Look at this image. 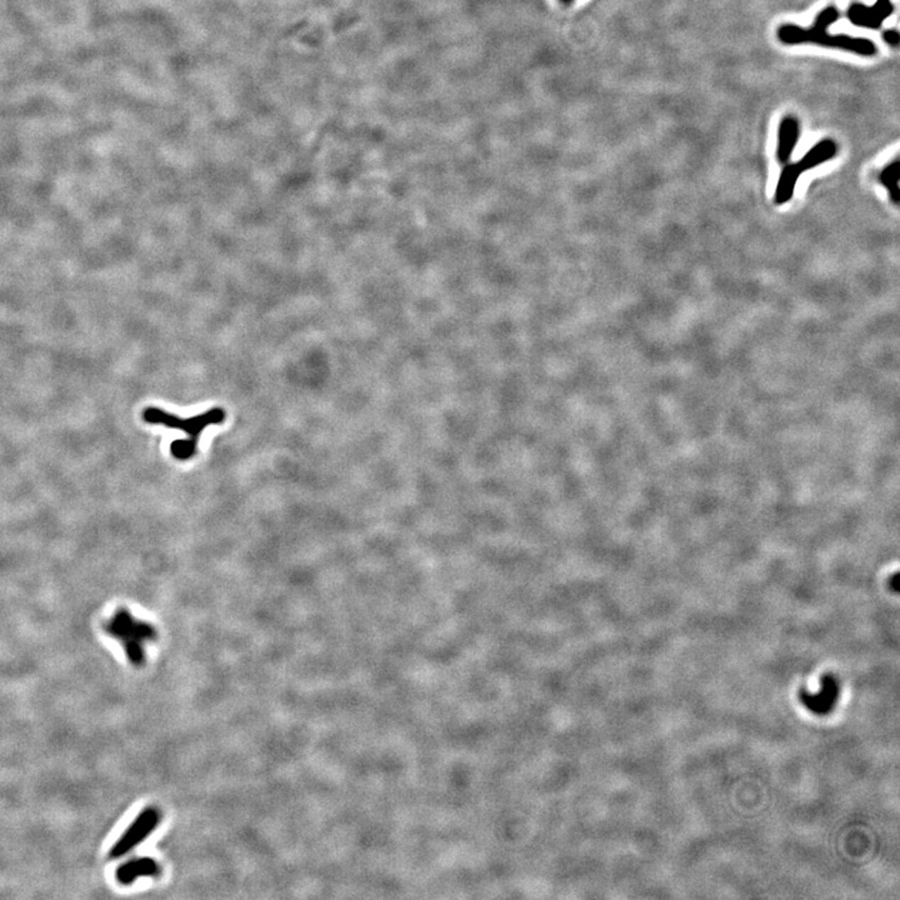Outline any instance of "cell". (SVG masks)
<instances>
[{"instance_id": "7a4b0ae2", "label": "cell", "mask_w": 900, "mask_h": 900, "mask_svg": "<svg viewBox=\"0 0 900 900\" xmlns=\"http://www.w3.org/2000/svg\"><path fill=\"white\" fill-rule=\"evenodd\" d=\"M143 418L149 424L164 425L170 429L183 430L188 435L185 439L174 440L170 444V453L178 461L192 459L198 451V441L205 428L210 425L221 424L225 420L224 409L213 408L205 413L192 418H179L174 414L167 413L159 408H147L143 412Z\"/></svg>"}, {"instance_id": "5b68a950", "label": "cell", "mask_w": 900, "mask_h": 900, "mask_svg": "<svg viewBox=\"0 0 900 900\" xmlns=\"http://www.w3.org/2000/svg\"><path fill=\"white\" fill-rule=\"evenodd\" d=\"M894 11V6L891 0H877L873 6H864L854 3L847 11L848 21L855 26L868 28V29H879L885 19L889 18Z\"/></svg>"}, {"instance_id": "3957f363", "label": "cell", "mask_w": 900, "mask_h": 900, "mask_svg": "<svg viewBox=\"0 0 900 900\" xmlns=\"http://www.w3.org/2000/svg\"><path fill=\"white\" fill-rule=\"evenodd\" d=\"M105 632L121 642L131 664L142 666L146 663L144 643L157 638V629L152 624L139 620L126 608H119L105 623Z\"/></svg>"}, {"instance_id": "ba28073f", "label": "cell", "mask_w": 900, "mask_h": 900, "mask_svg": "<svg viewBox=\"0 0 900 900\" xmlns=\"http://www.w3.org/2000/svg\"><path fill=\"white\" fill-rule=\"evenodd\" d=\"M803 173L804 170L801 169L799 163L785 165L775 188L774 200L776 204L783 205L791 202L796 192V183Z\"/></svg>"}, {"instance_id": "52a82bcc", "label": "cell", "mask_w": 900, "mask_h": 900, "mask_svg": "<svg viewBox=\"0 0 900 900\" xmlns=\"http://www.w3.org/2000/svg\"><path fill=\"white\" fill-rule=\"evenodd\" d=\"M160 873L159 864L152 858H136L121 864L116 869V880L123 885L133 884L142 877H157Z\"/></svg>"}, {"instance_id": "6da1fadb", "label": "cell", "mask_w": 900, "mask_h": 900, "mask_svg": "<svg viewBox=\"0 0 900 900\" xmlns=\"http://www.w3.org/2000/svg\"><path fill=\"white\" fill-rule=\"evenodd\" d=\"M839 19L835 6H827L818 14L814 26L803 28L796 24H783L776 31V37L785 45L816 44L821 47L835 48L854 53L860 57H874L878 48L867 38L852 37L845 34H829L828 28Z\"/></svg>"}, {"instance_id": "8fae6325", "label": "cell", "mask_w": 900, "mask_h": 900, "mask_svg": "<svg viewBox=\"0 0 900 900\" xmlns=\"http://www.w3.org/2000/svg\"><path fill=\"white\" fill-rule=\"evenodd\" d=\"M883 39L890 47H898V44H899V33L896 32L895 29H888V31H885L883 33Z\"/></svg>"}, {"instance_id": "9c48e42d", "label": "cell", "mask_w": 900, "mask_h": 900, "mask_svg": "<svg viewBox=\"0 0 900 900\" xmlns=\"http://www.w3.org/2000/svg\"><path fill=\"white\" fill-rule=\"evenodd\" d=\"M838 146L837 143L833 139H823L821 142L817 143L811 150L804 154V157L799 160V165L806 173V170H811L814 168L822 165L824 163L832 160L833 158L837 155Z\"/></svg>"}, {"instance_id": "8992f818", "label": "cell", "mask_w": 900, "mask_h": 900, "mask_svg": "<svg viewBox=\"0 0 900 900\" xmlns=\"http://www.w3.org/2000/svg\"><path fill=\"white\" fill-rule=\"evenodd\" d=\"M801 126L796 116H786L780 121L776 141V159L780 164L791 162L796 144L799 142Z\"/></svg>"}, {"instance_id": "30bf717a", "label": "cell", "mask_w": 900, "mask_h": 900, "mask_svg": "<svg viewBox=\"0 0 900 900\" xmlns=\"http://www.w3.org/2000/svg\"><path fill=\"white\" fill-rule=\"evenodd\" d=\"M900 160L894 159L888 165L883 168L879 174V182L889 194L890 199L894 204H899L900 199Z\"/></svg>"}, {"instance_id": "277c9868", "label": "cell", "mask_w": 900, "mask_h": 900, "mask_svg": "<svg viewBox=\"0 0 900 900\" xmlns=\"http://www.w3.org/2000/svg\"><path fill=\"white\" fill-rule=\"evenodd\" d=\"M160 819V811L155 806H147L146 809H143L131 825L126 828V832L114 843V845L110 849V858H121L131 853L133 849L142 844L157 829Z\"/></svg>"}]
</instances>
